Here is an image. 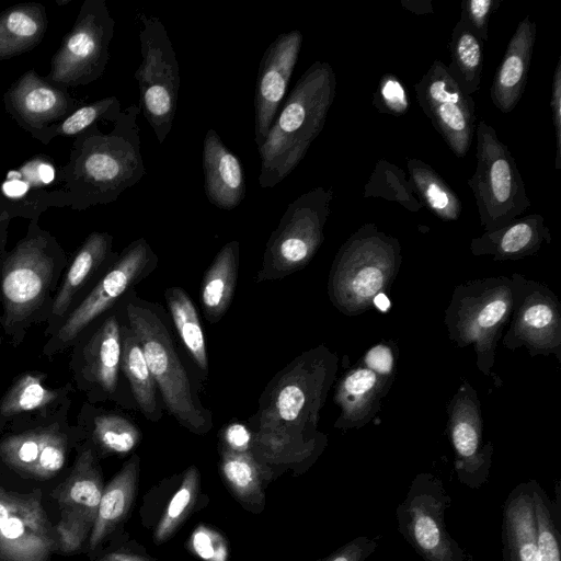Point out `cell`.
I'll return each mask as SVG.
<instances>
[{
    "label": "cell",
    "instance_id": "cell-1",
    "mask_svg": "<svg viewBox=\"0 0 561 561\" xmlns=\"http://www.w3.org/2000/svg\"><path fill=\"white\" fill-rule=\"evenodd\" d=\"M139 105L121 112L110 131L98 124L78 134L59 176L72 210L115 202L146 175L140 151Z\"/></svg>",
    "mask_w": 561,
    "mask_h": 561
},
{
    "label": "cell",
    "instance_id": "cell-2",
    "mask_svg": "<svg viewBox=\"0 0 561 561\" xmlns=\"http://www.w3.org/2000/svg\"><path fill=\"white\" fill-rule=\"evenodd\" d=\"M69 264L57 239L28 224L26 234L0 259L1 331L18 347L28 330L47 322L55 295Z\"/></svg>",
    "mask_w": 561,
    "mask_h": 561
},
{
    "label": "cell",
    "instance_id": "cell-3",
    "mask_svg": "<svg viewBox=\"0 0 561 561\" xmlns=\"http://www.w3.org/2000/svg\"><path fill=\"white\" fill-rule=\"evenodd\" d=\"M335 92L336 77L329 62L314 61L301 75L257 147L262 188L279 184L301 162L324 127Z\"/></svg>",
    "mask_w": 561,
    "mask_h": 561
},
{
    "label": "cell",
    "instance_id": "cell-4",
    "mask_svg": "<svg viewBox=\"0 0 561 561\" xmlns=\"http://www.w3.org/2000/svg\"><path fill=\"white\" fill-rule=\"evenodd\" d=\"M127 325L135 333L162 401L181 425L195 434L211 427V415L194 393L187 371L160 316L139 298L125 305Z\"/></svg>",
    "mask_w": 561,
    "mask_h": 561
},
{
    "label": "cell",
    "instance_id": "cell-5",
    "mask_svg": "<svg viewBox=\"0 0 561 561\" xmlns=\"http://www.w3.org/2000/svg\"><path fill=\"white\" fill-rule=\"evenodd\" d=\"M477 167L468 185L481 222L503 227L530 206L525 183L510 148L484 119L476 125Z\"/></svg>",
    "mask_w": 561,
    "mask_h": 561
},
{
    "label": "cell",
    "instance_id": "cell-6",
    "mask_svg": "<svg viewBox=\"0 0 561 561\" xmlns=\"http://www.w3.org/2000/svg\"><path fill=\"white\" fill-rule=\"evenodd\" d=\"M332 201V187L317 186L288 204L266 242L259 283L284 278L311 259L322 241Z\"/></svg>",
    "mask_w": 561,
    "mask_h": 561
},
{
    "label": "cell",
    "instance_id": "cell-7",
    "mask_svg": "<svg viewBox=\"0 0 561 561\" xmlns=\"http://www.w3.org/2000/svg\"><path fill=\"white\" fill-rule=\"evenodd\" d=\"M157 261L145 238L128 244L49 336L43 354L53 357L72 347L104 312L154 268Z\"/></svg>",
    "mask_w": 561,
    "mask_h": 561
},
{
    "label": "cell",
    "instance_id": "cell-8",
    "mask_svg": "<svg viewBox=\"0 0 561 561\" xmlns=\"http://www.w3.org/2000/svg\"><path fill=\"white\" fill-rule=\"evenodd\" d=\"M141 62L135 71L139 107L159 144L171 131L180 90V67L171 39L156 16L139 15Z\"/></svg>",
    "mask_w": 561,
    "mask_h": 561
},
{
    "label": "cell",
    "instance_id": "cell-9",
    "mask_svg": "<svg viewBox=\"0 0 561 561\" xmlns=\"http://www.w3.org/2000/svg\"><path fill=\"white\" fill-rule=\"evenodd\" d=\"M114 28L115 21L104 0H84L44 78L66 89L100 79L110 59Z\"/></svg>",
    "mask_w": 561,
    "mask_h": 561
},
{
    "label": "cell",
    "instance_id": "cell-10",
    "mask_svg": "<svg viewBox=\"0 0 561 561\" xmlns=\"http://www.w3.org/2000/svg\"><path fill=\"white\" fill-rule=\"evenodd\" d=\"M450 499L432 477H417L398 506L399 530L425 561H467L449 536L444 515Z\"/></svg>",
    "mask_w": 561,
    "mask_h": 561
},
{
    "label": "cell",
    "instance_id": "cell-11",
    "mask_svg": "<svg viewBox=\"0 0 561 561\" xmlns=\"http://www.w3.org/2000/svg\"><path fill=\"white\" fill-rule=\"evenodd\" d=\"M420 107L458 158L468 153L476 133V105L455 81L440 60L431 67L414 84Z\"/></svg>",
    "mask_w": 561,
    "mask_h": 561
},
{
    "label": "cell",
    "instance_id": "cell-12",
    "mask_svg": "<svg viewBox=\"0 0 561 561\" xmlns=\"http://www.w3.org/2000/svg\"><path fill=\"white\" fill-rule=\"evenodd\" d=\"M316 366L300 356L271 380L252 417L255 432L283 434L302 438L318 394Z\"/></svg>",
    "mask_w": 561,
    "mask_h": 561
},
{
    "label": "cell",
    "instance_id": "cell-13",
    "mask_svg": "<svg viewBox=\"0 0 561 561\" xmlns=\"http://www.w3.org/2000/svg\"><path fill=\"white\" fill-rule=\"evenodd\" d=\"M122 323L107 316L89 335L84 333L72 346L70 362L77 388L91 401L114 397L118 387L122 355Z\"/></svg>",
    "mask_w": 561,
    "mask_h": 561
},
{
    "label": "cell",
    "instance_id": "cell-14",
    "mask_svg": "<svg viewBox=\"0 0 561 561\" xmlns=\"http://www.w3.org/2000/svg\"><path fill=\"white\" fill-rule=\"evenodd\" d=\"M55 543L39 500L0 486V561H47Z\"/></svg>",
    "mask_w": 561,
    "mask_h": 561
},
{
    "label": "cell",
    "instance_id": "cell-15",
    "mask_svg": "<svg viewBox=\"0 0 561 561\" xmlns=\"http://www.w3.org/2000/svg\"><path fill=\"white\" fill-rule=\"evenodd\" d=\"M69 207L59 169L46 154H36L8 172L0 184V209L11 219L37 220L49 207Z\"/></svg>",
    "mask_w": 561,
    "mask_h": 561
},
{
    "label": "cell",
    "instance_id": "cell-16",
    "mask_svg": "<svg viewBox=\"0 0 561 561\" xmlns=\"http://www.w3.org/2000/svg\"><path fill=\"white\" fill-rule=\"evenodd\" d=\"M3 103L14 122L38 141L80 107V101L68 89L48 82L34 69L8 88Z\"/></svg>",
    "mask_w": 561,
    "mask_h": 561
},
{
    "label": "cell",
    "instance_id": "cell-17",
    "mask_svg": "<svg viewBox=\"0 0 561 561\" xmlns=\"http://www.w3.org/2000/svg\"><path fill=\"white\" fill-rule=\"evenodd\" d=\"M302 46V34L293 30L279 34L265 49L254 93V135L261 146L278 114Z\"/></svg>",
    "mask_w": 561,
    "mask_h": 561
},
{
    "label": "cell",
    "instance_id": "cell-18",
    "mask_svg": "<svg viewBox=\"0 0 561 561\" xmlns=\"http://www.w3.org/2000/svg\"><path fill=\"white\" fill-rule=\"evenodd\" d=\"M113 237L107 232H91L77 250L69 262L58 290L45 335L51 336L65 319L81 300L83 291L89 287L98 272L110 266L117 254L112 251Z\"/></svg>",
    "mask_w": 561,
    "mask_h": 561
},
{
    "label": "cell",
    "instance_id": "cell-19",
    "mask_svg": "<svg viewBox=\"0 0 561 561\" xmlns=\"http://www.w3.org/2000/svg\"><path fill=\"white\" fill-rule=\"evenodd\" d=\"M68 403L59 410L54 422L5 436L0 442L2 460L38 478L56 473L65 456L61 416L66 414Z\"/></svg>",
    "mask_w": 561,
    "mask_h": 561
},
{
    "label": "cell",
    "instance_id": "cell-20",
    "mask_svg": "<svg viewBox=\"0 0 561 561\" xmlns=\"http://www.w3.org/2000/svg\"><path fill=\"white\" fill-rule=\"evenodd\" d=\"M536 37L537 25L526 15L517 24L496 68L490 96L494 106L503 114H508L516 107L525 91Z\"/></svg>",
    "mask_w": 561,
    "mask_h": 561
},
{
    "label": "cell",
    "instance_id": "cell-21",
    "mask_svg": "<svg viewBox=\"0 0 561 561\" xmlns=\"http://www.w3.org/2000/svg\"><path fill=\"white\" fill-rule=\"evenodd\" d=\"M204 190L209 203L219 209L231 210L245 197L242 163L226 147L214 129L203 141Z\"/></svg>",
    "mask_w": 561,
    "mask_h": 561
},
{
    "label": "cell",
    "instance_id": "cell-22",
    "mask_svg": "<svg viewBox=\"0 0 561 561\" xmlns=\"http://www.w3.org/2000/svg\"><path fill=\"white\" fill-rule=\"evenodd\" d=\"M46 377L44 373L25 371L12 382L0 398V425L25 414L50 416L69 402L72 385L50 388Z\"/></svg>",
    "mask_w": 561,
    "mask_h": 561
},
{
    "label": "cell",
    "instance_id": "cell-23",
    "mask_svg": "<svg viewBox=\"0 0 561 561\" xmlns=\"http://www.w3.org/2000/svg\"><path fill=\"white\" fill-rule=\"evenodd\" d=\"M103 493L100 468L91 447L78 455L70 476L57 490L66 517L77 518L93 527Z\"/></svg>",
    "mask_w": 561,
    "mask_h": 561
},
{
    "label": "cell",
    "instance_id": "cell-24",
    "mask_svg": "<svg viewBox=\"0 0 561 561\" xmlns=\"http://www.w3.org/2000/svg\"><path fill=\"white\" fill-rule=\"evenodd\" d=\"M503 537L508 561H541L536 540L531 486H518L507 499Z\"/></svg>",
    "mask_w": 561,
    "mask_h": 561
},
{
    "label": "cell",
    "instance_id": "cell-25",
    "mask_svg": "<svg viewBox=\"0 0 561 561\" xmlns=\"http://www.w3.org/2000/svg\"><path fill=\"white\" fill-rule=\"evenodd\" d=\"M47 13L39 2H25L0 13V61L37 46L47 30Z\"/></svg>",
    "mask_w": 561,
    "mask_h": 561
},
{
    "label": "cell",
    "instance_id": "cell-26",
    "mask_svg": "<svg viewBox=\"0 0 561 561\" xmlns=\"http://www.w3.org/2000/svg\"><path fill=\"white\" fill-rule=\"evenodd\" d=\"M240 244L226 243L215 256L202 283V306L210 323L218 322L233 298L237 284Z\"/></svg>",
    "mask_w": 561,
    "mask_h": 561
},
{
    "label": "cell",
    "instance_id": "cell-27",
    "mask_svg": "<svg viewBox=\"0 0 561 561\" xmlns=\"http://www.w3.org/2000/svg\"><path fill=\"white\" fill-rule=\"evenodd\" d=\"M139 458L134 456L103 490L90 536L94 549L127 515L138 481Z\"/></svg>",
    "mask_w": 561,
    "mask_h": 561
},
{
    "label": "cell",
    "instance_id": "cell-28",
    "mask_svg": "<svg viewBox=\"0 0 561 561\" xmlns=\"http://www.w3.org/2000/svg\"><path fill=\"white\" fill-rule=\"evenodd\" d=\"M121 370L127 378L140 412L150 421L161 419L157 401V386L147 365L142 348L131 329L123 323Z\"/></svg>",
    "mask_w": 561,
    "mask_h": 561
},
{
    "label": "cell",
    "instance_id": "cell-29",
    "mask_svg": "<svg viewBox=\"0 0 561 561\" xmlns=\"http://www.w3.org/2000/svg\"><path fill=\"white\" fill-rule=\"evenodd\" d=\"M407 167L421 204L443 220H456L461 213V202L440 174L416 158H407Z\"/></svg>",
    "mask_w": 561,
    "mask_h": 561
},
{
    "label": "cell",
    "instance_id": "cell-30",
    "mask_svg": "<svg viewBox=\"0 0 561 561\" xmlns=\"http://www.w3.org/2000/svg\"><path fill=\"white\" fill-rule=\"evenodd\" d=\"M484 42L463 22L455 24L449 49L451 61L447 66L458 85L469 95L480 88L483 68Z\"/></svg>",
    "mask_w": 561,
    "mask_h": 561
},
{
    "label": "cell",
    "instance_id": "cell-31",
    "mask_svg": "<svg viewBox=\"0 0 561 561\" xmlns=\"http://www.w3.org/2000/svg\"><path fill=\"white\" fill-rule=\"evenodd\" d=\"M164 296L183 345L196 366L207 375L208 357L205 335L192 299L186 291L180 287L167 288Z\"/></svg>",
    "mask_w": 561,
    "mask_h": 561
},
{
    "label": "cell",
    "instance_id": "cell-32",
    "mask_svg": "<svg viewBox=\"0 0 561 561\" xmlns=\"http://www.w3.org/2000/svg\"><path fill=\"white\" fill-rule=\"evenodd\" d=\"M363 196L396 202L411 211H419L423 206L415 196L409 176L386 159L377 161L365 184Z\"/></svg>",
    "mask_w": 561,
    "mask_h": 561
},
{
    "label": "cell",
    "instance_id": "cell-33",
    "mask_svg": "<svg viewBox=\"0 0 561 561\" xmlns=\"http://www.w3.org/2000/svg\"><path fill=\"white\" fill-rule=\"evenodd\" d=\"M221 471L238 499L244 502L262 499V471L251 451L237 453L224 447Z\"/></svg>",
    "mask_w": 561,
    "mask_h": 561
},
{
    "label": "cell",
    "instance_id": "cell-34",
    "mask_svg": "<svg viewBox=\"0 0 561 561\" xmlns=\"http://www.w3.org/2000/svg\"><path fill=\"white\" fill-rule=\"evenodd\" d=\"M91 436L102 450L124 455L137 446L140 432L129 419L121 414L100 412L91 419Z\"/></svg>",
    "mask_w": 561,
    "mask_h": 561
},
{
    "label": "cell",
    "instance_id": "cell-35",
    "mask_svg": "<svg viewBox=\"0 0 561 561\" xmlns=\"http://www.w3.org/2000/svg\"><path fill=\"white\" fill-rule=\"evenodd\" d=\"M121 112V102L114 95L81 105L60 124L49 129L41 142L48 145L59 136H77L92 125L103 121L114 123Z\"/></svg>",
    "mask_w": 561,
    "mask_h": 561
},
{
    "label": "cell",
    "instance_id": "cell-36",
    "mask_svg": "<svg viewBox=\"0 0 561 561\" xmlns=\"http://www.w3.org/2000/svg\"><path fill=\"white\" fill-rule=\"evenodd\" d=\"M198 488V470L195 467H191L186 470L180 488L171 499L157 526L154 531L157 542H163L169 539L183 523L195 504Z\"/></svg>",
    "mask_w": 561,
    "mask_h": 561
},
{
    "label": "cell",
    "instance_id": "cell-37",
    "mask_svg": "<svg viewBox=\"0 0 561 561\" xmlns=\"http://www.w3.org/2000/svg\"><path fill=\"white\" fill-rule=\"evenodd\" d=\"M536 540L541 561H561L559 533L549 508L548 497L540 486H531Z\"/></svg>",
    "mask_w": 561,
    "mask_h": 561
},
{
    "label": "cell",
    "instance_id": "cell-38",
    "mask_svg": "<svg viewBox=\"0 0 561 561\" xmlns=\"http://www.w3.org/2000/svg\"><path fill=\"white\" fill-rule=\"evenodd\" d=\"M545 231L543 218L534 214L497 229L492 233L495 237L492 241L503 253H518L538 243Z\"/></svg>",
    "mask_w": 561,
    "mask_h": 561
},
{
    "label": "cell",
    "instance_id": "cell-39",
    "mask_svg": "<svg viewBox=\"0 0 561 561\" xmlns=\"http://www.w3.org/2000/svg\"><path fill=\"white\" fill-rule=\"evenodd\" d=\"M373 104L380 114L404 115L410 101L404 84L393 73H385L373 95Z\"/></svg>",
    "mask_w": 561,
    "mask_h": 561
},
{
    "label": "cell",
    "instance_id": "cell-40",
    "mask_svg": "<svg viewBox=\"0 0 561 561\" xmlns=\"http://www.w3.org/2000/svg\"><path fill=\"white\" fill-rule=\"evenodd\" d=\"M188 543L190 549L205 561H227V541L215 529L199 525L192 533Z\"/></svg>",
    "mask_w": 561,
    "mask_h": 561
},
{
    "label": "cell",
    "instance_id": "cell-41",
    "mask_svg": "<svg viewBox=\"0 0 561 561\" xmlns=\"http://www.w3.org/2000/svg\"><path fill=\"white\" fill-rule=\"evenodd\" d=\"M503 0H463L461 2L460 20L485 42L489 36V22Z\"/></svg>",
    "mask_w": 561,
    "mask_h": 561
},
{
    "label": "cell",
    "instance_id": "cell-42",
    "mask_svg": "<svg viewBox=\"0 0 561 561\" xmlns=\"http://www.w3.org/2000/svg\"><path fill=\"white\" fill-rule=\"evenodd\" d=\"M550 106L556 138L554 169H561V58L558 59L552 77Z\"/></svg>",
    "mask_w": 561,
    "mask_h": 561
},
{
    "label": "cell",
    "instance_id": "cell-43",
    "mask_svg": "<svg viewBox=\"0 0 561 561\" xmlns=\"http://www.w3.org/2000/svg\"><path fill=\"white\" fill-rule=\"evenodd\" d=\"M377 546L376 539L360 536L334 551L323 561H365Z\"/></svg>",
    "mask_w": 561,
    "mask_h": 561
},
{
    "label": "cell",
    "instance_id": "cell-44",
    "mask_svg": "<svg viewBox=\"0 0 561 561\" xmlns=\"http://www.w3.org/2000/svg\"><path fill=\"white\" fill-rule=\"evenodd\" d=\"M91 525L77 518L66 517L58 526L60 541L65 551L76 550Z\"/></svg>",
    "mask_w": 561,
    "mask_h": 561
},
{
    "label": "cell",
    "instance_id": "cell-45",
    "mask_svg": "<svg viewBox=\"0 0 561 561\" xmlns=\"http://www.w3.org/2000/svg\"><path fill=\"white\" fill-rule=\"evenodd\" d=\"M222 443L224 447L232 451H250L252 433L244 424L231 423L224 428Z\"/></svg>",
    "mask_w": 561,
    "mask_h": 561
},
{
    "label": "cell",
    "instance_id": "cell-46",
    "mask_svg": "<svg viewBox=\"0 0 561 561\" xmlns=\"http://www.w3.org/2000/svg\"><path fill=\"white\" fill-rule=\"evenodd\" d=\"M376 383V375L370 369H359L351 374L344 381V390L348 396L358 397L369 391Z\"/></svg>",
    "mask_w": 561,
    "mask_h": 561
},
{
    "label": "cell",
    "instance_id": "cell-47",
    "mask_svg": "<svg viewBox=\"0 0 561 561\" xmlns=\"http://www.w3.org/2000/svg\"><path fill=\"white\" fill-rule=\"evenodd\" d=\"M365 360L368 367L381 374H388L392 369V353L383 345L373 347L367 353Z\"/></svg>",
    "mask_w": 561,
    "mask_h": 561
},
{
    "label": "cell",
    "instance_id": "cell-48",
    "mask_svg": "<svg viewBox=\"0 0 561 561\" xmlns=\"http://www.w3.org/2000/svg\"><path fill=\"white\" fill-rule=\"evenodd\" d=\"M507 306L503 300L489 302L478 314L477 323L482 328L495 325L506 312Z\"/></svg>",
    "mask_w": 561,
    "mask_h": 561
},
{
    "label": "cell",
    "instance_id": "cell-49",
    "mask_svg": "<svg viewBox=\"0 0 561 561\" xmlns=\"http://www.w3.org/2000/svg\"><path fill=\"white\" fill-rule=\"evenodd\" d=\"M524 320L533 328H546L552 321V310L543 304L534 305L525 311Z\"/></svg>",
    "mask_w": 561,
    "mask_h": 561
},
{
    "label": "cell",
    "instance_id": "cell-50",
    "mask_svg": "<svg viewBox=\"0 0 561 561\" xmlns=\"http://www.w3.org/2000/svg\"><path fill=\"white\" fill-rule=\"evenodd\" d=\"M11 218L9 215L0 209V259L5 251V244L8 240V228ZM0 332H1V311H0ZM0 343H1V334H0Z\"/></svg>",
    "mask_w": 561,
    "mask_h": 561
},
{
    "label": "cell",
    "instance_id": "cell-51",
    "mask_svg": "<svg viewBox=\"0 0 561 561\" xmlns=\"http://www.w3.org/2000/svg\"><path fill=\"white\" fill-rule=\"evenodd\" d=\"M401 4L409 11L414 12L416 14H425L433 12L432 2L426 0H417V1H401Z\"/></svg>",
    "mask_w": 561,
    "mask_h": 561
},
{
    "label": "cell",
    "instance_id": "cell-52",
    "mask_svg": "<svg viewBox=\"0 0 561 561\" xmlns=\"http://www.w3.org/2000/svg\"><path fill=\"white\" fill-rule=\"evenodd\" d=\"M100 561H154L148 557L134 554V553H122L115 552L105 556Z\"/></svg>",
    "mask_w": 561,
    "mask_h": 561
},
{
    "label": "cell",
    "instance_id": "cell-53",
    "mask_svg": "<svg viewBox=\"0 0 561 561\" xmlns=\"http://www.w3.org/2000/svg\"><path fill=\"white\" fill-rule=\"evenodd\" d=\"M375 305L382 311L387 310L390 306L388 298L383 294H378L375 297Z\"/></svg>",
    "mask_w": 561,
    "mask_h": 561
},
{
    "label": "cell",
    "instance_id": "cell-54",
    "mask_svg": "<svg viewBox=\"0 0 561 561\" xmlns=\"http://www.w3.org/2000/svg\"><path fill=\"white\" fill-rule=\"evenodd\" d=\"M70 1H71V0H64V1L56 0V3H57L58 5H64V4H66V3L70 2Z\"/></svg>",
    "mask_w": 561,
    "mask_h": 561
}]
</instances>
